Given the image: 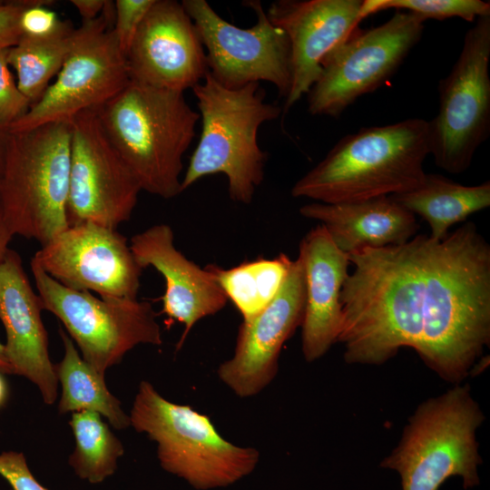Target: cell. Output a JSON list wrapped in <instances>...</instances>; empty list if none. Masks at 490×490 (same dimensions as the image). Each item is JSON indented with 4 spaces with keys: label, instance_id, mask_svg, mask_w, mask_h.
I'll use <instances>...</instances> for the list:
<instances>
[{
    "label": "cell",
    "instance_id": "5b68a950",
    "mask_svg": "<svg viewBox=\"0 0 490 490\" xmlns=\"http://www.w3.org/2000/svg\"><path fill=\"white\" fill-rule=\"evenodd\" d=\"M70 122L8 132L0 211L12 233L41 246L69 225Z\"/></svg>",
    "mask_w": 490,
    "mask_h": 490
},
{
    "label": "cell",
    "instance_id": "d6986e66",
    "mask_svg": "<svg viewBox=\"0 0 490 490\" xmlns=\"http://www.w3.org/2000/svg\"><path fill=\"white\" fill-rule=\"evenodd\" d=\"M130 247L142 269L152 267L165 280L162 312L171 321L184 325L179 349L193 326L220 311L228 298L207 267H200L175 247L168 224H155L133 235Z\"/></svg>",
    "mask_w": 490,
    "mask_h": 490
},
{
    "label": "cell",
    "instance_id": "f1b7e54d",
    "mask_svg": "<svg viewBox=\"0 0 490 490\" xmlns=\"http://www.w3.org/2000/svg\"><path fill=\"white\" fill-rule=\"evenodd\" d=\"M8 49L0 51V128L5 131L25 115L32 105L19 90L11 72Z\"/></svg>",
    "mask_w": 490,
    "mask_h": 490
},
{
    "label": "cell",
    "instance_id": "44dd1931",
    "mask_svg": "<svg viewBox=\"0 0 490 490\" xmlns=\"http://www.w3.org/2000/svg\"><path fill=\"white\" fill-rule=\"evenodd\" d=\"M300 214L320 222L335 245L351 254L366 248L402 244L416 233V216L390 196L340 203L311 202Z\"/></svg>",
    "mask_w": 490,
    "mask_h": 490
},
{
    "label": "cell",
    "instance_id": "7402d4cb",
    "mask_svg": "<svg viewBox=\"0 0 490 490\" xmlns=\"http://www.w3.org/2000/svg\"><path fill=\"white\" fill-rule=\"evenodd\" d=\"M390 197L430 227V237L442 240L449 229L490 206V181L466 186L435 173H426L416 188Z\"/></svg>",
    "mask_w": 490,
    "mask_h": 490
},
{
    "label": "cell",
    "instance_id": "d6a6232c",
    "mask_svg": "<svg viewBox=\"0 0 490 490\" xmlns=\"http://www.w3.org/2000/svg\"><path fill=\"white\" fill-rule=\"evenodd\" d=\"M107 0H71L77 9L83 22H89L97 18L104 8Z\"/></svg>",
    "mask_w": 490,
    "mask_h": 490
},
{
    "label": "cell",
    "instance_id": "9c48e42d",
    "mask_svg": "<svg viewBox=\"0 0 490 490\" xmlns=\"http://www.w3.org/2000/svg\"><path fill=\"white\" fill-rule=\"evenodd\" d=\"M490 15L476 19L461 53L439 83V110L427 121L429 154L440 169L459 174L490 133Z\"/></svg>",
    "mask_w": 490,
    "mask_h": 490
},
{
    "label": "cell",
    "instance_id": "e575fe53",
    "mask_svg": "<svg viewBox=\"0 0 490 490\" xmlns=\"http://www.w3.org/2000/svg\"><path fill=\"white\" fill-rule=\"evenodd\" d=\"M0 372L3 374H14L12 367L6 357L5 344L0 342Z\"/></svg>",
    "mask_w": 490,
    "mask_h": 490
},
{
    "label": "cell",
    "instance_id": "ffe728a7",
    "mask_svg": "<svg viewBox=\"0 0 490 490\" xmlns=\"http://www.w3.org/2000/svg\"><path fill=\"white\" fill-rule=\"evenodd\" d=\"M305 279L301 348L305 360L324 356L338 341L342 323L340 292L351 266L325 228L318 224L299 243Z\"/></svg>",
    "mask_w": 490,
    "mask_h": 490
},
{
    "label": "cell",
    "instance_id": "ba28073f",
    "mask_svg": "<svg viewBox=\"0 0 490 490\" xmlns=\"http://www.w3.org/2000/svg\"><path fill=\"white\" fill-rule=\"evenodd\" d=\"M31 270L44 310L59 318L83 359L102 376L140 344L162 343L152 304L138 299L102 298L66 288L32 258Z\"/></svg>",
    "mask_w": 490,
    "mask_h": 490
},
{
    "label": "cell",
    "instance_id": "4316f807",
    "mask_svg": "<svg viewBox=\"0 0 490 490\" xmlns=\"http://www.w3.org/2000/svg\"><path fill=\"white\" fill-rule=\"evenodd\" d=\"M387 9L414 14L424 22L452 17L473 22L478 17L490 15V3L482 0H364L360 17L363 20Z\"/></svg>",
    "mask_w": 490,
    "mask_h": 490
},
{
    "label": "cell",
    "instance_id": "5bb4252c",
    "mask_svg": "<svg viewBox=\"0 0 490 490\" xmlns=\"http://www.w3.org/2000/svg\"><path fill=\"white\" fill-rule=\"evenodd\" d=\"M33 258L66 288L102 298L137 299L142 269L117 230L93 222L70 225Z\"/></svg>",
    "mask_w": 490,
    "mask_h": 490
},
{
    "label": "cell",
    "instance_id": "83f0119b",
    "mask_svg": "<svg viewBox=\"0 0 490 490\" xmlns=\"http://www.w3.org/2000/svg\"><path fill=\"white\" fill-rule=\"evenodd\" d=\"M49 3L46 0L29 1L19 16L18 25L22 37L49 39L67 34L74 28L69 21L62 20L54 11L48 8Z\"/></svg>",
    "mask_w": 490,
    "mask_h": 490
},
{
    "label": "cell",
    "instance_id": "7c38bea8",
    "mask_svg": "<svg viewBox=\"0 0 490 490\" xmlns=\"http://www.w3.org/2000/svg\"><path fill=\"white\" fill-rule=\"evenodd\" d=\"M204 50L210 74L222 86L236 89L266 81L286 98L291 83L290 45L286 34L269 19L258 0L245 1L257 21L240 28L220 16L205 0H183Z\"/></svg>",
    "mask_w": 490,
    "mask_h": 490
},
{
    "label": "cell",
    "instance_id": "4fadbf2b",
    "mask_svg": "<svg viewBox=\"0 0 490 490\" xmlns=\"http://www.w3.org/2000/svg\"><path fill=\"white\" fill-rule=\"evenodd\" d=\"M69 122L68 225L93 222L117 230L130 220L142 188L106 134L98 108Z\"/></svg>",
    "mask_w": 490,
    "mask_h": 490
},
{
    "label": "cell",
    "instance_id": "2e32d148",
    "mask_svg": "<svg viewBox=\"0 0 490 490\" xmlns=\"http://www.w3.org/2000/svg\"><path fill=\"white\" fill-rule=\"evenodd\" d=\"M304 306V271L298 257L275 298L259 313L243 319L232 357L218 368L219 378L237 396H255L274 379L280 350L301 326Z\"/></svg>",
    "mask_w": 490,
    "mask_h": 490
},
{
    "label": "cell",
    "instance_id": "484cf974",
    "mask_svg": "<svg viewBox=\"0 0 490 490\" xmlns=\"http://www.w3.org/2000/svg\"><path fill=\"white\" fill-rule=\"evenodd\" d=\"M78 30L49 39L22 37L8 49L7 60L21 93L32 104L39 100L58 74L77 38Z\"/></svg>",
    "mask_w": 490,
    "mask_h": 490
},
{
    "label": "cell",
    "instance_id": "6da1fadb",
    "mask_svg": "<svg viewBox=\"0 0 490 490\" xmlns=\"http://www.w3.org/2000/svg\"><path fill=\"white\" fill-rule=\"evenodd\" d=\"M348 256L337 341L345 361L381 365L407 347L443 379L466 378L490 342V246L476 225Z\"/></svg>",
    "mask_w": 490,
    "mask_h": 490
},
{
    "label": "cell",
    "instance_id": "3957f363",
    "mask_svg": "<svg viewBox=\"0 0 490 490\" xmlns=\"http://www.w3.org/2000/svg\"><path fill=\"white\" fill-rule=\"evenodd\" d=\"M98 114L142 191L166 200L182 192V158L200 120L184 92L130 81Z\"/></svg>",
    "mask_w": 490,
    "mask_h": 490
},
{
    "label": "cell",
    "instance_id": "8d00e7d4",
    "mask_svg": "<svg viewBox=\"0 0 490 490\" xmlns=\"http://www.w3.org/2000/svg\"><path fill=\"white\" fill-rule=\"evenodd\" d=\"M8 397L7 383L0 372V408L5 405Z\"/></svg>",
    "mask_w": 490,
    "mask_h": 490
},
{
    "label": "cell",
    "instance_id": "4dcf8cb0",
    "mask_svg": "<svg viewBox=\"0 0 490 490\" xmlns=\"http://www.w3.org/2000/svg\"><path fill=\"white\" fill-rule=\"evenodd\" d=\"M0 475L13 490H48L34 476L21 452L5 451L0 454Z\"/></svg>",
    "mask_w": 490,
    "mask_h": 490
},
{
    "label": "cell",
    "instance_id": "8fae6325",
    "mask_svg": "<svg viewBox=\"0 0 490 490\" xmlns=\"http://www.w3.org/2000/svg\"><path fill=\"white\" fill-rule=\"evenodd\" d=\"M424 21L397 11L384 24L356 31L322 63L308 94L312 115L338 117L360 96L374 92L397 70L420 41Z\"/></svg>",
    "mask_w": 490,
    "mask_h": 490
},
{
    "label": "cell",
    "instance_id": "e0dca14e",
    "mask_svg": "<svg viewBox=\"0 0 490 490\" xmlns=\"http://www.w3.org/2000/svg\"><path fill=\"white\" fill-rule=\"evenodd\" d=\"M362 0H277L266 11L290 45L291 83L288 112L318 79L322 63L342 45L362 21Z\"/></svg>",
    "mask_w": 490,
    "mask_h": 490
},
{
    "label": "cell",
    "instance_id": "cb8c5ba5",
    "mask_svg": "<svg viewBox=\"0 0 490 490\" xmlns=\"http://www.w3.org/2000/svg\"><path fill=\"white\" fill-rule=\"evenodd\" d=\"M292 260L280 253L272 259L260 258L230 269L215 265L206 267L214 275L243 319L263 309L278 294L283 285Z\"/></svg>",
    "mask_w": 490,
    "mask_h": 490
},
{
    "label": "cell",
    "instance_id": "ac0fdd59",
    "mask_svg": "<svg viewBox=\"0 0 490 490\" xmlns=\"http://www.w3.org/2000/svg\"><path fill=\"white\" fill-rule=\"evenodd\" d=\"M41 299L33 289L19 254L9 250L0 263V320L13 373L34 384L47 405L57 398L58 380L49 356Z\"/></svg>",
    "mask_w": 490,
    "mask_h": 490
},
{
    "label": "cell",
    "instance_id": "52a82bcc",
    "mask_svg": "<svg viewBox=\"0 0 490 490\" xmlns=\"http://www.w3.org/2000/svg\"><path fill=\"white\" fill-rule=\"evenodd\" d=\"M129 416L157 444L161 466L197 490L231 485L259 463L257 449L226 440L208 416L167 400L148 381L140 383Z\"/></svg>",
    "mask_w": 490,
    "mask_h": 490
},
{
    "label": "cell",
    "instance_id": "d590c367",
    "mask_svg": "<svg viewBox=\"0 0 490 490\" xmlns=\"http://www.w3.org/2000/svg\"><path fill=\"white\" fill-rule=\"evenodd\" d=\"M8 132L0 128V172L4 164Z\"/></svg>",
    "mask_w": 490,
    "mask_h": 490
},
{
    "label": "cell",
    "instance_id": "603a6c76",
    "mask_svg": "<svg viewBox=\"0 0 490 490\" xmlns=\"http://www.w3.org/2000/svg\"><path fill=\"white\" fill-rule=\"evenodd\" d=\"M59 334L64 348V358L54 365L62 387L59 413L93 411L105 417L115 429L129 427L130 416L122 408L120 400L108 389L104 377L83 359L64 330L60 328Z\"/></svg>",
    "mask_w": 490,
    "mask_h": 490
},
{
    "label": "cell",
    "instance_id": "1f68e13d",
    "mask_svg": "<svg viewBox=\"0 0 490 490\" xmlns=\"http://www.w3.org/2000/svg\"><path fill=\"white\" fill-rule=\"evenodd\" d=\"M29 1L0 3V51L11 48L20 41L19 16Z\"/></svg>",
    "mask_w": 490,
    "mask_h": 490
},
{
    "label": "cell",
    "instance_id": "d4e9b609",
    "mask_svg": "<svg viewBox=\"0 0 490 490\" xmlns=\"http://www.w3.org/2000/svg\"><path fill=\"white\" fill-rule=\"evenodd\" d=\"M69 425L75 447L68 463L75 475L91 484H99L114 474L124 449L102 416L89 410L74 412Z\"/></svg>",
    "mask_w": 490,
    "mask_h": 490
},
{
    "label": "cell",
    "instance_id": "30bf717a",
    "mask_svg": "<svg viewBox=\"0 0 490 490\" xmlns=\"http://www.w3.org/2000/svg\"><path fill=\"white\" fill-rule=\"evenodd\" d=\"M113 21L114 2L107 0L97 18L77 28V38L55 81L7 132L70 122L83 111L100 108L129 83L126 55L113 31Z\"/></svg>",
    "mask_w": 490,
    "mask_h": 490
},
{
    "label": "cell",
    "instance_id": "9a60e30c",
    "mask_svg": "<svg viewBox=\"0 0 490 490\" xmlns=\"http://www.w3.org/2000/svg\"><path fill=\"white\" fill-rule=\"evenodd\" d=\"M132 82L184 92L209 73L204 47L181 2L155 0L126 54Z\"/></svg>",
    "mask_w": 490,
    "mask_h": 490
},
{
    "label": "cell",
    "instance_id": "7a4b0ae2",
    "mask_svg": "<svg viewBox=\"0 0 490 490\" xmlns=\"http://www.w3.org/2000/svg\"><path fill=\"white\" fill-rule=\"evenodd\" d=\"M428 154L425 119L361 128L342 137L299 179L291 195L340 203L407 191L423 181Z\"/></svg>",
    "mask_w": 490,
    "mask_h": 490
},
{
    "label": "cell",
    "instance_id": "f546056e",
    "mask_svg": "<svg viewBox=\"0 0 490 490\" xmlns=\"http://www.w3.org/2000/svg\"><path fill=\"white\" fill-rule=\"evenodd\" d=\"M155 0L114 1L113 31L122 51L127 54L134 35Z\"/></svg>",
    "mask_w": 490,
    "mask_h": 490
},
{
    "label": "cell",
    "instance_id": "836d02e7",
    "mask_svg": "<svg viewBox=\"0 0 490 490\" xmlns=\"http://www.w3.org/2000/svg\"><path fill=\"white\" fill-rule=\"evenodd\" d=\"M13 237L14 234L7 226L0 211V263L10 250L8 245Z\"/></svg>",
    "mask_w": 490,
    "mask_h": 490
},
{
    "label": "cell",
    "instance_id": "277c9868",
    "mask_svg": "<svg viewBox=\"0 0 490 490\" xmlns=\"http://www.w3.org/2000/svg\"><path fill=\"white\" fill-rule=\"evenodd\" d=\"M201 131L187 170L181 191L208 175L222 173L230 198L249 204L264 178L267 159L258 142L260 127L281 114V108L265 101L260 83L230 89L208 73L192 89Z\"/></svg>",
    "mask_w": 490,
    "mask_h": 490
},
{
    "label": "cell",
    "instance_id": "8992f818",
    "mask_svg": "<svg viewBox=\"0 0 490 490\" xmlns=\"http://www.w3.org/2000/svg\"><path fill=\"white\" fill-rule=\"evenodd\" d=\"M484 419L469 386L456 385L416 408L380 466L398 473L402 490H438L452 476L475 487L482 463L475 432Z\"/></svg>",
    "mask_w": 490,
    "mask_h": 490
}]
</instances>
